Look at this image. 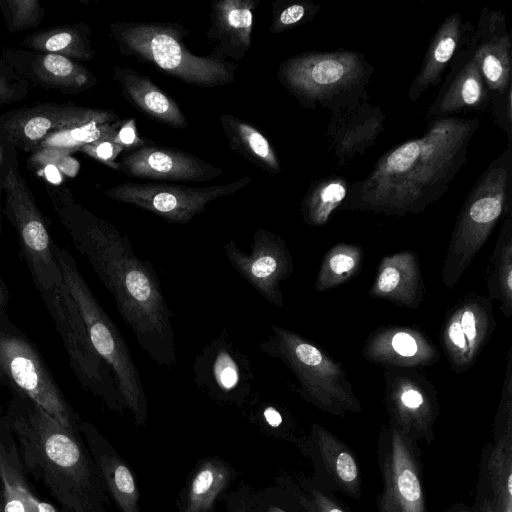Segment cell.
Wrapping results in <instances>:
<instances>
[{
  "mask_svg": "<svg viewBox=\"0 0 512 512\" xmlns=\"http://www.w3.org/2000/svg\"><path fill=\"white\" fill-rule=\"evenodd\" d=\"M120 120L112 110L73 103H49L18 109L0 117V131L15 148L33 152L51 133L94 122Z\"/></svg>",
  "mask_w": 512,
  "mask_h": 512,
  "instance_id": "obj_16",
  "label": "cell"
},
{
  "mask_svg": "<svg viewBox=\"0 0 512 512\" xmlns=\"http://www.w3.org/2000/svg\"><path fill=\"white\" fill-rule=\"evenodd\" d=\"M111 35L126 56L149 63L162 73L202 87H217L235 80V65L215 53L198 56L184 43L188 30L177 23L114 22Z\"/></svg>",
  "mask_w": 512,
  "mask_h": 512,
  "instance_id": "obj_6",
  "label": "cell"
},
{
  "mask_svg": "<svg viewBox=\"0 0 512 512\" xmlns=\"http://www.w3.org/2000/svg\"><path fill=\"white\" fill-rule=\"evenodd\" d=\"M462 512H469V511H462Z\"/></svg>",
  "mask_w": 512,
  "mask_h": 512,
  "instance_id": "obj_52",
  "label": "cell"
},
{
  "mask_svg": "<svg viewBox=\"0 0 512 512\" xmlns=\"http://www.w3.org/2000/svg\"><path fill=\"white\" fill-rule=\"evenodd\" d=\"M22 97V89L11 83L5 76L0 75V105L18 100Z\"/></svg>",
  "mask_w": 512,
  "mask_h": 512,
  "instance_id": "obj_45",
  "label": "cell"
},
{
  "mask_svg": "<svg viewBox=\"0 0 512 512\" xmlns=\"http://www.w3.org/2000/svg\"><path fill=\"white\" fill-rule=\"evenodd\" d=\"M489 299L500 302L505 317L512 315V215L503 219L486 272Z\"/></svg>",
  "mask_w": 512,
  "mask_h": 512,
  "instance_id": "obj_33",
  "label": "cell"
},
{
  "mask_svg": "<svg viewBox=\"0 0 512 512\" xmlns=\"http://www.w3.org/2000/svg\"><path fill=\"white\" fill-rule=\"evenodd\" d=\"M30 70L41 86L62 93H79L93 88L97 78L85 66L67 57L50 53L31 54Z\"/></svg>",
  "mask_w": 512,
  "mask_h": 512,
  "instance_id": "obj_30",
  "label": "cell"
},
{
  "mask_svg": "<svg viewBox=\"0 0 512 512\" xmlns=\"http://www.w3.org/2000/svg\"><path fill=\"white\" fill-rule=\"evenodd\" d=\"M363 249L355 244L339 243L325 254L317 273L314 290L324 292L346 283L362 268Z\"/></svg>",
  "mask_w": 512,
  "mask_h": 512,
  "instance_id": "obj_36",
  "label": "cell"
},
{
  "mask_svg": "<svg viewBox=\"0 0 512 512\" xmlns=\"http://www.w3.org/2000/svg\"><path fill=\"white\" fill-rule=\"evenodd\" d=\"M374 67L360 52L307 51L284 60L278 69L281 85L309 109L331 113L367 102Z\"/></svg>",
  "mask_w": 512,
  "mask_h": 512,
  "instance_id": "obj_4",
  "label": "cell"
},
{
  "mask_svg": "<svg viewBox=\"0 0 512 512\" xmlns=\"http://www.w3.org/2000/svg\"><path fill=\"white\" fill-rule=\"evenodd\" d=\"M53 253L63 281L76 303L87 329L90 341L112 370L125 406L137 423L147 417V400L144 386L120 331L99 304L70 252L53 243Z\"/></svg>",
  "mask_w": 512,
  "mask_h": 512,
  "instance_id": "obj_8",
  "label": "cell"
},
{
  "mask_svg": "<svg viewBox=\"0 0 512 512\" xmlns=\"http://www.w3.org/2000/svg\"><path fill=\"white\" fill-rule=\"evenodd\" d=\"M11 395L3 412L28 478L47 491L59 512H105L104 484L79 428Z\"/></svg>",
  "mask_w": 512,
  "mask_h": 512,
  "instance_id": "obj_3",
  "label": "cell"
},
{
  "mask_svg": "<svg viewBox=\"0 0 512 512\" xmlns=\"http://www.w3.org/2000/svg\"><path fill=\"white\" fill-rule=\"evenodd\" d=\"M90 34V27L84 23L64 25L37 31L27 36L22 44L37 53L89 61L95 55Z\"/></svg>",
  "mask_w": 512,
  "mask_h": 512,
  "instance_id": "obj_32",
  "label": "cell"
},
{
  "mask_svg": "<svg viewBox=\"0 0 512 512\" xmlns=\"http://www.w3.org/2000/svg\"><path fill=\"white\" fill-rule=\"evenodd\" d=\"M489 108L495 123L506 134L508 143L512 144V88L490 96Z\"/></svg>",
  "mask_w": 512,
  "mask_h": 512,
  "instance_id": "obj_41",
  "label": "cell"
},
{
  "mask_svg": "<svg viewBox=\"0 0 512 512\" xmlns=\"http://www.w3.org/2000/svg\"><path fill=\"white\" fill-rule=\"evenodd\" d=\"M14 148L0 131V174H3L13 158L16 157Z\"/></svg>",
  "mask_w": 512,
  "mask_h": 512,
  "instance_id": "obj_46",
  "label": "cell"
},
{
  "mask_svg": "<svg viewBox=\"0 0 512 512\" xmlns=\"http://www.w3.org/2000/svg\"><path fill=\"white\" fill-rule=\"evenodd\" d=\"M192 368L196 386L219 401H244L256 384L251 361L226 331L217 333L203 346Z\"/></svg>",
  "mask_w": 512,
  "mask_h": 512,
  "instance_id": "obj_15",
  "label": "cell"
},
{
  "mask_svg": "<svg viewBox=\"0 0 512 512\" xmlns=\"http://www.w3.org/2000/svg\"><path fill=\"white\" fill-rule=\"evenodd\" d=\"M0 487L4 512H59L31 488L13 434L0 409Z\"/></svg>",
  "mask_w": 512,
  "mask_h": 512,
  "instance_id": "obj_25",
  "label": "cell"
},
{
  "mask_svg": "<svg viewBox=\"0 0 512 512\" xmlns=\"http://www.w3.org/2000/svg\"><path fill=\"white\" fill-rule=\"evenodd\" d=\"M120 173L134 178L203 182L223 171L204 160L178 149L144 145L119 161Z\"/></svg>",
  "mask_w": 512,
  "mask_h": 512,
  "instance_id": "obj_21",
  "label": "cell"
},
{
  "mask_svg": "<svg viewBox=\"0 0 512 512\" xmlns=\"http://www.w3.org/2000/svg\"><path fill=\"white\" fill-rule=\"evenodd\" d=\"M261 415L265 423L272 428H278L283 423V415L274 405L267 404L263 406Z\"/></svg>",
  "mask_w": 512,
  "mask_h": 512,
  "instance_id": "obj_47",
  "label": "cell"
},
{
  "mask_svg": "<svg viewBox=\"0 0 512 512\" xmlns=\"http://www.w3.org/2000/svg\"><path fill=\"white\" fill-rule=\"evenodd\" d=\"M4 214L16 229L23 259L38 292L64 283L53 241L32 191L13 158L3 173Z\"/></svg>",
  "mask_w": 512,
  "mask_h": 512,
  "instance_id": "obj_11",
  "label": "cell"
},
{
  "mask_svg": "<svg viewBox=\"0 0 512 512\" xmlns=\"http://www.w3.org/2000/svg\"><path fill=\"white\" fill-rule=\"evenodd\" d=\"M475 57L490 96L512 88V39L501 10L484 7L472 32Z\"/></svg>",
  "mask_w": 512,
  "mask_h": 512,
  "instance_id": "obj_20",
  "label": "cell"
},
{
  "mask_svg": "<svg viewBox=\"0 0 512 512\" xmlns=\"http://www.w3.org/2000/svg\"><path fill=\"white\" fill-rule=\"evenodd\" d=\"M349 182L338 175H329L311 182L301 202L303 221L314 227L325 225L332 213L344 202Z\"/></svg>",
  "mask_w": 512,
  "mask_h": 512,
  "instance_id": "obj_34",
  "label": "cell"
},
{
  "mask_svg": "<svg viewBox=\"0 0 512 512\" xmlns=\"http://www.w3.org/2000/svg\"><path fill=\"white\" fill-rule=\"evenodd\" d=\"M249 176L223 185L190 187L158 182H125L104 190L111 199L136 206L175 224L189 223L206 205L248 185Z\"/></svg>",
  "mask_w": 512,
  "mask_h": 512,
  "instance_id": "obj_12",
  "label": "cell"
},
{
  "mask_svg": "<svg viewBox=\"0 0 512 512\" xmlns=\"http://www.w3.org/2000/svg\"><path fill=\"white\" fill-rule=\"evenodd\" d=\"M425 291L418 256L406 250L381 259L368 292L373 298L416 309L423 301Z\"/></svg>",
  "mask_w": 512,
  "mask_h": 512,
  "instance_id": "obj_24",
  "label": "cell"
},
{
  "mask_svg": "<svg viewBox=\"0 0 512 512\" xmlns=\"http://www.w3.org/2000/svg\"><path fill=\"white\" fill-rule=\"evenodd\" d=\"M120 123L121 120L118 122H94L63 129L49 134L40 142L34 151L40 149H57L73 152L85 145L100 140L113 139Z\"/></svg>",
  "mask_w": 512,
  "mask_h": 512,
  "instance_id": "obj_38",
  "label": "cell"
},
{
  "mask_svg": "<svg viewBox=\"0 0 512 512\" xmlns=\"http://www.w3.org/2000/svg\"><path fill=\"white\" fill-rule=\"evenodd\" d=\"M386 406L390 424L410 438H433V425L439 412L436 392L420 373L387 368Z\"/></svg>",
  "mask_w": 512,
  "mask_h": 512,
  "instance_id": "obj_18",
  "label": "cell"
},
{
  "mask_svg": "<svg viewBox=\"0 0 512 512\" xmlns=\"http://www.w3.org/2000/svg\"><path fill=\"white\" fill-rule=\"evenodd\" d=\"M311 512H346L339 504L320 491H313L310 500Z\"/></svg>",
  "mask_w": 512,
  "mask_h": 512,
  "instance_id": "obj_44",
  "label": "cell"
},
{
  "mask_svg": "<svg viewBox=\"0 0 512 512\" xmlns=\"http://www.w3.org/2000/svg\"><path fill=\"white\" fill-rule=\"evenodd\" d=\"M468 26L469 22H464L458 12L450 14L440 23L430 39L420 70L408 90L407 96L410 101L418 100L429 88L440 83Z\"/></svg>",
  "mask_w": 512,
  "mask_h": 512,
  "instance_id": "obj_27",
  "label": "cell"
},
{
  "mask_svg": "<svg viewBox=\"0 0 512 512\" xmlns=\"http://www.w3.org/2000/svg\"><path fill=\"white\" fill-rule=\"evenodd\" d=\"M4 173V172H3ZM2 193H3V174H0V233L2 232Z\"/></svg>",
  "mask_w": 512,
  "mask_h": 512,
  "instance_id": "obj_49",
  "label": "cell"
},
{
  "mask_svg": "<svg viewBox=\"0 0 512 512\" xmlns=\"http://www.w3.org/2000/svg\"><path fill=\"white\" fill-rule=\"evenodd\" d=\"M220 124L232 150L267 173L281 172L276 151L255 126L231 114H222Z\"/></svg>",
  "mask_w": 512,
  "mask_h": 512,
  "instance_id": "obj_31",
  "label": "cell"
},
{
  "mask_svg": "<svg viewBox=\"0 0 512 512\" xmlns=\"http://www.w3.org/2000/svg\"><path fill=\"white\" fill-rule=\"evenodd\" d=\"M224 253L234 270L267 302L283 308L281 283L294 272L292 255L285 241L276 233L257 229L250 251H243L233 240L223 245Z\"/></svg>",
  "mask_w": 512,
  "mask_h": 512,
  "instance_id": "obj_14",
  "label": "cell"
},
{
  "mask_svg": "<svg viewBox=\"0 0 512 512\" xmlns=\"http://www.w3.org/2000/svg\"><path fill=\"white\" fill-rule=\"evenodd\" d=\"M268 512H285L278 507H271Z\"/></svg>",
  "mask_w": 512,
  "mask_h": 512,
  "instance_id": "obj_50",
  "label": "cell"
},
{
  "mask_svg": "<svg viewBox=\"0 0 512 512\" xmlns=\"http://www.w3.org/2000/svg\"><path fill=\"white\" fill-rule=\"evenodd\" d=\"M0 384L11 394L25 396L69 428L82 421L73 409L35 344L11 319L0 312Z\"/></svg>",
  "mask_w": 512,
  "mask_h": 512,
  "instance_id": "obj_9",
  "label": "cell"
},
{
  "mask_svg": "<svg viewBox=\"0 0 512 512\" xmlns=\"http://www.w3.org/2000/svg\"><path fill=\"white\" fill-rule=\"evenodd\" d=\"M0 512H4L1 487H0Z\"/></svg>",
  "mask_w": 512,
  "mask_h": 512,
  "instance_id": "obj_51",
  "label": "cell"
},
{
  "mask_svg": "<svg viewBox=\"0 0 512 512\" xmlns=\"http://www.w3.org/2000/svg\"><path fill=\"white\" fill-rule=\"evenodd\" d=\"M386 115L379 106L363 102L331 113L325 138L338 167L349 164L375 145L385 129Z\"/></svg>",
  "mask_w": 512,
  "mask_h": 512,
  "instance_id": "obj_22",
  "label": "cell"
},
{
  "mask_svg": "<svg viewBox=\"0 0 512 512\" xmlns=\"http://www.w3.org/2000/svg\"><path fill=\"white\" fill-rule=\"evenodd\" d=\"M259 349L280 360L295 376L300 395L319 409L340 417L362 411L340 363L299 333L273 324Z\"/></svg>",
  "mask_w": 512,
  "mask_h": 512,
  "instance_id": "obj_7",
  "label": "cell"
},
{
  "mask_svg": "<svg viewBox=\"0 0 512 512\" xmlns=\"http://www.w3.org/2000/svg\"><path fill=\"white\" fill-rule=\"evenodd\" d=\"M0 8L11 33L37 27L45 13L37 0H3Z\"/></svg>",
  "mask_w": 512,
  "mask_h": 512,
  "instance_id": "obj_40",
  "label": "cell"
},
{
  "mask_svg": "<svg viewBox=\"0 0 512 512\" xmlns=\"http://www.w3.org/2000/svg\"><path fill=\"white\" fill-rule=\"evenodd\" d=\"M320 5L310 0L274 2L271 33H281L311 21L319 12Z\"/></svg>",
  "mask_w": 512,
  "mask_h": 512,
  "instance_id": "obj_39",
  "label": "cell"
},
{
  "mask_svg": "<svg viewBox=\"0 0 512 512\" xmlns=\"http://www.w3.org/2000/svg\"><path fill=\"white\" fill-rule=\"evenodd\" d=\"M113 77L119 84L123 97L139 111L170 127H187V119L176 101L149 77L118 65L113 67Z\"/></svg>",
  "mask_w": 512,
  "mask_h": 512,
  "instance_id": "obj_28",
  "label": "cell"
},
{
  "mask_svg": "<svg viewBox=\"0 0 512 512\" xmlns=\"http://www.w3.org/2000/svg\"><path fill=\"white\" fill-rule=\"evenodd\" d=\"M321 461L336 484L346 493L359 494L360 473L352 452L329 431L315 427Z\"/></svg>",
  "mask_w": 512,
  "mask_h": 512,
  "instance_id": "obj_35",
  "label": "cell"
},
{
  "mask_svg": "<svg viewBox=\"0 0 512 512\" xmlns=\"http://www.w3.org/2000/svg\"><path fill=\"white\" fill-rule=\"evenodd\" d=\"M79 150L111 169L117 170L119 167L117 157L125 149L112 139H105L85 145Z\"/></svg>",
  "mask_w": 512,
  "mask_h": 512,
  "instance_id": "obj_42",
  "label": "cell"
},
{
  "mask_svg": "<svg viewBox=\"0 0 512 512\" xmlns=\"http://www.w3.org/2000/svg\"><path fill=\"white\" fill-rule=\"evenodd\" d=\"M124 149L135 150L146 145L145 140L139 137L134 118L121 120L115 136L112 139Z\"/></svg>",
  "mask_w": 512,
  "mask_h": 512,
  "instance_id": "obj_43",
  "label": "cell"
},
{
  "mask_svg": "<svg viewBox=\"0 0 512 512\" xmlns=\"http://www.w3.org/2000/svg\"><path fill=\"white\" fill-rule=\"evenodd\" d=\"M473 29L469 23L439 92L427 110L428 121L489 108L490 93L475 57Z\"/></svg>",
  "mask_w": 512,
  "mask_h": 512,
  "instance_id": "obj_19",
  "label": "cell"
},
{
  "mask_svg": "<svg viewBox=\"0 0 512 512\" xmlns=\"http://www.w3.org/2000/svg\"><path fill=\"white\" fill-rule=\"evenodd\" d=\"M365 359L387 368H423L439 361V351L427 336L408 326L375 330L362 349Z\"/></svg>",
  "mask_w": 512,
  "mask_h": 512,
  "instance_id": "obj_23",
  "label": "cell"
},
{
  "mask_svg": "<svg viewBox=\"0 0 512 512\" xmlns=\"http://www.w3.org/2000/svg\"><path fill=\"white\" fill-rule=\"evenodd\" d=\"M479 126L478 118L428 121L421 137L384 152L364 179L350 184L339 209L387 216L424 211L448 191Z\"/></svg>",
  "mask_w": 512,
  "mask_h": 512,
  "instance_id": "obj_2",
  "label": "cell"
},
{
  "mask_svg": "<svg viewBox=\"0 0 512 512\" xmlns=\"http://www.w3.org/2000/svg\"><path fill=\"white\" fill-rule=\"evenodd\" d=\"M255 0H219L211 5V24L207 37L215 44L219 57L239 60L251 46Z\"/></svg>",
  "mask_w": 512,
  "mask_h": 512,
  "instance_id": "obj_26",
  "label": "cell"
},
{
  "mask_svg": "<svg viewBox=\"0 0 512 512\" xmlns=\"http://www.w3.org/2000/svg\"><path fill=\"white\" fill-rule=\"evenodd\" d=\"M477 497L486 512H512V438H498L487 447Z\"/></svg>",
  "mask_w": 512,
  "mask_h": 512,
  "instance_id": "obj_29",
  "label": "cell"
},
{
  "mask_svg": "<svg viewBox=\"0 0 512 512\" xmlns=\"http://www.w3.org/2000/svg\"><path fill=\"white\" fill-rule=\"evenodd\" d=\"M10 295L9 290L6 283L0 277V312L7 310V305L9 303Z\"/></svg>",
  "mask_w": 512,
  "mask_h": 512,
  "instance_id": "obj_48",
  "label": "cell"
},
{
  "mask_svg": "<svg viewBox=\"0 0 512 512\" xmlns=\"http://www.w3.org/2000/svg\"><path fill=\"white\" fill-rule=\"evenodd\" d=\"M495 327L489 298L469 294L450 309L443 324L441 342L455 373H464L473 366Z\"/></svg>",
  "mask_w": 512,
  "mask_h": 512,
  "instance_id": "obj_17",
  "label": "cell"
},
{
  "mask_svg": "<svg viewBox=\"0 0 512 512\" xmlns=\"http://www.w3.org/2000/svg\"><path fill=\"white\" fill-rule=\"evenodd\" d=\"M413 439L390 424L380 435L378 462L383 489L378 512H426L418 458Z\"/></svg>",
  "mask_w": 512,
  "mask_h": 512,
  "instance_id": "obj_13",
  "label": "cell"
},
{
  "mask_svg": "<svg viewBox=\"0 0 512 512\" xmlns=\"http://www.w3.org/2000/svg\"><path fill=\"white\" fill-rule=\"evenodd\" d=\"M64 345L69 365L82 388L108 408L121 411L125 402L110 367L94 349L65 284L39 291Z\"/></svg>",
  "mask_w": 512,
  "mask_h": 512,
  "instance_id": "obj_10",
  "label": "cell"
},
{
  "mask_svg": "<svg viewBox=\"0 0 512 512\" xmlns=\"http://www.w3.org/2000/svg\"><path fill=\"white\" fill-rule=\"evenodd\" d=\"M229 477L230 472L219 462L202 464L191 482L184 512H208L226 487Z\"/></svg>",
  "mask_w": 512,
  "mask_h": 512,
  "instance_id": "obj_37",
  "label": "cell"
},
{
  "mask_svg": "<svg viewBox=\"0 0 512 512\" xmlns=\"http://www.w3.org/2000/svg\"><path fill=\"white\" fill-rule=\"evenodd\" d=\"M49 194L75 248L112 295L138 344L157 365L173 367L174 314L151 263L136 255L129 238L115 225L75 203L68 190Z\"/></svg>",
  "mask_w": 512,
  "mask_h": 512,
  "instance_id": "obj_1",
  "label": "cell"
},
{
  "mask_svg": "<svg viewBox=\"0 0 512 512\" xmlns=\"http://www.w3.org/2000/svg\"><path fill=\"white\" fill-rule=\"evenodd\" d=\"M512 144L480 175L457 217L441 271L447 288L457 285L494 227L511 214Z\"/></svg>",
  "mask_w": 512,
  "mask_h": 512,
  "instance_id": "obj_5",
  "label": "cell"
}]
</instances>
